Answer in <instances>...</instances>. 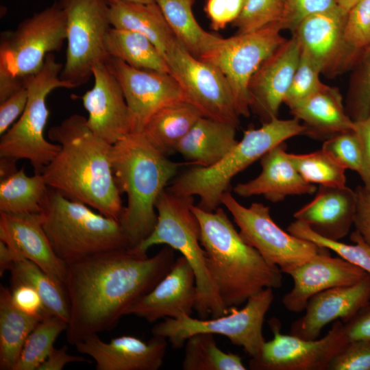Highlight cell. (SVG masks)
<instances>
[{
    "label": "cell",
    "instance_id": "cell-1",
    "mask_svg": "<svg viewBox=\"0 0 370 370\" xmlns=\"http://www.w3.org/2000/svg\"><path fill=\"white\" fill-rule=\"evenodd\" d=\"M174 256L167 245L152 257L123 248L68 264L67 342L75 345L90 334L113 329L128 308L169 271Z\"/></svg>",
    "mask_w": 370,
    "mask_h": 370
},
{
    "label": "cell",
    "instance_id": "cell-2",
    "mask_svg": "<svg viewBox=\"0 0 370 370\" xmlns=\"http://www.w3.org/2000/svg\"><path fill=\"white\" fill-rule=\"evenodd\" d=\"M48 137L60 149L41 172L47 186L119 221L124 207L111 167L112 145L95 135L77 114L51 127Z\"/></svg>",
    "mask_w": 370,
    "mask_h": 370
},
{
    "label": "cell",
    "instance_id": "cell-3",
    "mask_svg": "<svg viewBox=\"0 0 370 370\" xmlns=\"http://www.w3.org/2000/svg\"><path fill=\"white\" fill-rule=\"evenodd\" d=\"M192 210L200 225L206 267L229 310L264 288L281 287L282 271L243 239L223 208L208 212L193 204Z\"/></svg>",
    "mask_w": 370,
    "mask_h": 370
},
{
    "label": "cell",
    "instance_id": "cell-4",
    "mask_svg": "<svg viewBox=\"0 0 370 370\" xmlns=\"http://www.w3.org/2000/svg\"><path fill=\"white\" fill-rule=\"evenodd\" d=\"M110 160L115 182L127 195L119 223L130 248L146 239L158 219L156 203L180 164L157 149L143 132H132L113 144Z\"/></svg>",
    "mask_w": 370,
    "mask_h": 370
},
{
    "label": "cell",
    "instance_id": "cell-5",
    "mask_svg": "<svg viewBox=\"0 0 370 370\" xmlns=\"http://www.w3.org/2000/svg\"><path fill=\"white\" fill-rule=\"evenodd\" d=\"M304 126L296 118H275L259 128L244 132L243 138L219 162L203 167L195 165L175 177L166 188L181 195L198 196L201 209L214 211L221 204L232 178L268 151L287 139L303 135Z\"/></svg>",
    "mask_w": 370,
    "mask_h": 370
},
{
    "label": "cell",
    "instance_id": "cell-6",
    "mask_svg": "<svg viewBox=\"0 0 370 370\" xmlns=\"http://www.w3.org/2000/svg\"><path fill=\"white\" fill-rule=\"evenodd\" d=\"M42 226L58 258L66 264L103 252L130 248L116 219L96 213L49 187L40 212Z\"/></svg>",
    "mask_w": 370,
    "mask_h": 370
},
{
    "label": "cell",
    "instance_id": "cell-7",
    "mask_svg": "<svg viewBox=\"0 0 370 370\" xmlns=\"http://www.w3.org/2000/svg\"><path fill=\"white\" fill-rule=\"evenodd\" d=\"M194 197L175 194L166 188L156 203L157 223L150 234L133 249L147 255L156 245H165L182 254L195 275L197 300L195 310L201 319L227 314L229 310L221 299L206 264L205 252L200 243V225L192 210Z\"/></svg>",
    "mask_w": 370,
    "mask_h": 370
},
{
    "label": "cell",
    "instance_id": "cell-8",
    "mask_svg": "<svg viewBox=\"0 0 370 370\" xmlns=\"http://www.w3.org/2000/svg\"><path fill=\"white\" fill-rule=\"evenodd\" d=\"M0 103L25 86L42 67L49 53L66 41V17L56 1L22 21L0 40Z\"/></svg>",
    "mask_w": 370,
    "mask_h": 370
},
{
    "label": "cell",
    "instance_id": "cell-9",
    "mask_svg": "<svg viewBox=\"0 0 370 370\" xmlns=\"http://www.w3.org/2000/svg\"><path fill=\"white\" fill-rule=\"evenodd\" d=\"M62 67L53 53L47 56L40 71L25 82L28 99L24 112L1 138L0 157L27 160L34 173H41L60 149L45 139L44 130L49 116L48 95L56 88H72L60 77Z\"/></svg>",
    "mask_w": 370,
    "mask_h": 370
},
{
    "label": "cell",
    "instance_id": "cell-10",
    "mask_svg": "<svg viewBox=\"0 0 370 370\" xmlns=\"http://www.w3.org/2000/svg\"><path fill=\"white\" fill-rule=\"evenodd\" d=\"M273 289L264 288L250 297L243 308H231L227 314L212 319H198L186 314L177 319L165 318L152 328L151 333L166 338L174 348L182 347L195 334H220L243 347L251 358L255 357L265 342L262 325L274 299Z\"/></svg>",
    "mask_w": 370,
    "mask_h": 370
},
{
    "label": "cell",
    "instance_id": "cell-11",
    "mask_svg": "<svg viewBox=\"0 0 370 370\" xmlns=\"http://www.w3.org/2000/svg\"><path fill=\"white\" fill-rule=\"evenodd\" d=\"M66 17V60L60 79L72 88L86 84L95 64L106 60V36L112 27L106 0H57Z\"/></svg>",
    "mask_w": 370,
    "mask_h": 370
},
{
    "label": "cell",
    "instance_id": "cell-12",
    "mask_svg": "<svg viewBox=\"0 0 370 370\" xmlns=\"http://www.w3.org/2000/svg\"><path fill=\"white\" fill-rule=\"evenodd\" d=\"M282 30V25L276 23L227 38L220 37L199 58L213 64L224 75L240 116L250 114V80L260 64L286 40Z\"/></svg>",
    "mask_w": 370,
    "mask_h": 370
},
{
    "label": "cell",
    "instance_id": "cell-13",
    "mask_svg": "<svg viewBox=\"0 0 370 370\" xmlns=\"http://www.w3.org/2000/svg\"><path fill=\"white\" fill-rule=\"evenodd\" d=\"M221 204L233 217L243 239L282 273L329 250L283 230L272 219L269 208L261 203L245 207L226 191Z\"/></svg>",
    "mask_w": 370,
    "mask_h": 370
},
{
    "label": "cell",
    "instance_id": "cell-14",
    "mask_svg": "<svg viewBox=\"0 0 370 370\" xmlns=\"http://www.w3.org/2000/svg\"><path fill=\"white\" fill-rule=\"evenodd\" d=\"M165 59L187 101L205 117L238 127L240 116L230 84L215 65L190 54L179 40L166 53Z\"/></svg>",
    "mask_w": 370,
    "mask_h": 370
},
{
    "label": "cell",
    "instance_id": "cell-15",
    "mask_svg": "<svg viewBox=\"0 0 370 370\" xmlns=\"http://www.w3.org/2000/svg\"><path fill=\"white\" fill-rule=\"evenodd\" d=\"M268 322L273 337L251 358L250 369L328 370L332 359L349 342L341 320L334 321L323 338L314 340L282 334L280 322L275 317Z\"/></svg>",
    "mask_w": 370,
    "mask_h": 370
},
{
    "label": "cell",
    "instance_id": "cell-16",
    "mask_svg": "<svg viewBox=\"0 0 370 370\" xmlns=\"http://www.w3.org/2000/svg\"><path fill=\"white\" fill-rule=\"evenodd\" d=\"M106 61L122 88L132 132H142L151 116L164 106L186 101L181 86L170 73L136 69L112 57Z\"/></svg>",
    "mask_w": 370,
    "mask_h": 370
},
{
    "label": "cell",
    "instance_id": "cell-17",
    "mask_svg": "<svg viewBox=\"0 0 370 370\" xmlns=\"http://www.w3.org/2000/svg\"><path fill=\"white\" fill-rule=\"evenodd\" d=\"M347 13L339 8L310 14L292 32L301 47L319 65L322 73L335 77L352 69L358 57L344 40Z\"/></svg>",
    "mask_w": 370,
    "mask_h": 370
},
{
    "label": "cell",
    "instance_id": "cell-18",
    "mask_svg": "<svg viewBox=\"0 0 370 370\" xmlns=\"http://www.w3.org/2000/svg\"><path fill=\"white\" fill-rule=\"evenodd\" d=\"M106 60L93 66V86L82 100L88 114V127L95 135L113 145L132 132V126L122 88Z\"/></svg>",
    "mask_w": 370,
    "mask_h": 370
},
{
    "label": "cell",
    "instance_id": "cell-19",
    "mask_svg": "<svg viewBox=\"0 0 370 370\" xmlns=\"http://www.w3.org/2000/svg\"><path fill=\"white\" fill-rule=\"evenodd\" d=\"M196 300L194 271L188 260L181 256L150 291L128 308L125 315H135L151 323L160 319L191 316Z\"/></svg>",
    "mask_w": 370,
    "mask_h": 370
},
{
    "label": "cell",
    "instance_id": "cell-20",
    "mask_svg": "<svg viewBox=\"0 0 370 370\" xmlns=\"http://www.w3.org/2000/svg\"><path fill=\"white\" fill-rule=\"evenodd\" d=\"M301 47L293 35L258 67L249 84L250 109L262 123L278 118L301 55Z\"/></svg>",
    "mask_w": 370,
    "mask_h": 370
},
{
    "label": "cell",
    "instance_id": "cell-21",
    "mask_svg": "<svg viewBox=\"0 0 370 370\" xmlns=\"http://www.w3.org/2000/svg\"><path fill=\"white\" fill-rule=\"evenodd\" d=\"M330 250L321 253L286 273L293 281L292 289L282 301L288 311L305 310L311 297L325 290L354 284L369 274L341 257H332Z\"/></svg>",
    "mask_w": 370,
    "mask_h": 370
},
{
    "label": "cell",
    "instance_id": "cell-22",
    "mask_svg": "<svg viewBox=\"0 0 370 370\" xmlns=\"http://www.w3.org/2000/svg\"><path fill=\"white\" fill-rule=\"evenodd\" d=\"M75 346L93 358L97 370H158L163 364L167 339L153 336L145 342L125 335L106 343L98 334H92Z\"/></svg>",
    "mask_w": 370,
    "mask_h": 370
},
{
    "label": "cell",
    "instance_id": "cell-23",
    "mask_svg": "<svg viewBox=\"0 0 370 370\" xmlns=\"http://www.w3.org/2000/svg\"><path fill=\"white\" fill-rule=\"evenodd\" d=\"M370 301V275L349 286L331 288L310 298L305 313L291 325L290 334L307 340L319 338L328 323H346Z\"/></svg>",
    "mask_w": 370,
    "mask_h": 370
},
{
    "label": "cell",
    "instance_id": "cell-24",
    "mask_svg": "<svg viewBox=\"0 0 370 370\" xmlns=\"http://www.w3.org/2000/svg\"><path fill=\"white\" fill-rule=\"evenodd\" d=\"M0 241L14 252L16 260L26 258L64 284L67 264L55 253L42 226L40 214L0 212Z\"/></svg>",
    "mask_w": 370,
    "mask_h": 370
},
{
    "label": "cell",
    "instance_id": "cell-25",
    "mask_svg": "<svg viewBox=\"0 0 370 370\" xmlns=\"http://www.w3.org/2000/svg\"><path fill=\"white\" fill-rule=\"evenodd\" d=\"M356 206V190L346 186H319L313 199L293 216L321 236L340 241L354 225Z\"/></svg>",
    "mask_w": 370,
    "mask_h": 370
},
{
    "label": "cell",
    "instance_id": "cell-26",
    "mask_svg": "<svg viewBox=\"0 0 370 370\" xmlns=\"http://www.w3.org/2000/svg\"><path fill=\"white\" fill-rule=\"evenodd\" d=\"M262 170L254 179L238 184L233 189L241 197L262 195L271 202H280L290 195L312 194L316 186L301 176L286 151L283 142L260 158Z\"/></svg>",
    "mask_w": 370,
    "mask_h": 370
},
{
    "label": "cell",
    "instance_id": "cell-27",
    "mask_svg": "<svg viewBox=\"0 0 370 370\" xmlns=\"http://www.w3.org/2000/svg\"><path fill=\"white\" fill-rule=\"evenodd\" d=\"M291 114L304 126V134L325 140L354 129L346 112L340 90L325 84L308 97L288 106Z\"/></svg>",
    "mask_w": 370,
    "mask_h": 370
},
{
    "label": "cell",
    "instance_id": "cell-28",
    "mask_svg": "<svg viewBox=\"0 0 370 370\" xmlns=\"http://www.w3.org/2000/svg\"><path fill=\"white\" fill-rule=\"evenodd\" d=\"M236 128L230 123L201 116L182 139L177 152L195 165L212 166L238 143Z\"/></svg>",
    "mask_w": 370,
    "mask_h": 370
},
{
    "label": "cell",
    "instance_id": "cell-29",
    "mask_svg": "<svg viewBox=\"0 0 370 370\" xmlns=\"http://www.w3.org/2000/svg\"><path fill=\"white\" fill-rule=\"evenodd\" d=\"M112 27L138 32L148 38L162 56L178 40L156 3L118 1L108 3Z\"/></svg>",
    "mask_w": 370,
    "mask_h": 370
},
{
    "label": "cell",
    "instance_id": "cell-30",
    "mask_svg": "<svg viewBox=\"0 0 370 370\" xmlns=\"http://www.w3.org/2000/svg\"><path fill=\"white\" fill-rule=\"evenodd\" d=\"M201 116V112L191 103L177 101L155 112L142 132L160 152L171 155L177 152L182 139Z\"/></svg>",
    "mask_w": 370,
    "mask_h": 370
},
{
    "label": "cell",
    "instance_id": "cell-31",
    "mask_svg": "<svg viewBox=\"0 0 370 370\" xmlns=\"http://www.w3.org/2000/svg\"><path fill=\"white\" fill-rule=\"evenodd\" d=\"M39 320L20 311L11 290L0 286V370H13L24 343Z\"/></svg>",
    "mask_w": 370,
    "mask_h": 370
},
{
    "label": "cell",
    "instance_id": "cell-32",
    "mask_svg": "<svg viewBox=\"0 0 370 370\" xmlns=\"http://www.w3.org/2000/svg\"><path fill=\"white\" fill-rule=\"evenodd\" d=\"M108 57L121 60L136 69L170 73L166 59L145 36L131 30L111 27L105 39Z\"/></svg>",
    "mask_w": 370,
    "mask_h": 370
},
{
    "label": "cell",
    "instance_id": "cell-33",
    "mask_svg": "<svg viewBox=\"0 0 370 370\" xmlns=\"http://www.w3.org/2000/svg\"><path fill=\"white\" fill-rule=\"evenodd\" d=\"M177 39L193 56L201 58L221 36L206 31L193 12L194 0H154Z\"/></svg>",
    "mask_w": 370,
    "mask_h": 370
},
{
    "label": "cell",
    "instance_id": "cell-34",
    "mask_svg": "<svg viewBox=\"0 0 370 370\" xmlns=\"http://www.w3.org/2000/svg\"><path fill=\"white\" fill-rule=\"evenodd\" d=\"M49 190L43 175L26 174L24 168L0 180V212L40 214Z\"/></svg>",
    "mask_w": 370,
    "mask_h": 370
},
{
    "label": "cell",
    "instance_id": "cell-35",
    "mask_svg": "<svg viewBox=\"0 0 370 370\" xmlns=\"http://www.w3.org/2000/svg\"><path fill=\"white\" fill-rule=\"evenodd\" d=\"M11 285L23 283L32 286L40 296L47 312L69 323L70 304L64 284L30 260L21 258L10 270Z\"/></svg>",
    "mask_w": 370,
    "mask_h": 370
},
{
    "label": "cell",
    "instance_id": "cell-36",
    "mask_svg": "<svg viewBox=\"0 0 370 370\" xmlns=\"http://www.w3.org/2000/svg\"><path fill=\"white\" fill-rule=\"evenodd\" d=\"M184 370H245L241 358L227 353L217 345L214 334L198 333L185 342Z\"/></svg>",
    "mask_w": 370,
    "mask_h": 370
},
{
    "label": "cell",
    "instance_id": "cell-37",
    "mask_svg": "<svg viewBox=\"0 0 370 370\" xmlns=\"http://www.w3.org/2000/svg\"><path fill=\"white\" fill-rule=\"evenodd\" d=\"M67 328L66 321L53 315L39 321L27 336L13 370H38L53 349L58 336Z\"/></svg>",
    "mask_w": 370,
    "mask_h": 370
},
{
    "label": "cell",
    "instance_id": "cell-38",
    "mask_svg": "<svg viewBox=\"0 0 370 370\" xmlns=\"http://www.w3.org/2000/svg\"><path fill=\"white\" fill-rule=\"evenodd\" d=\"M287 231L294 236L333 251L343 260L363 269L370 275V244L366 242L357 231L355 230L350 234V239L354 243V245L322 237L313 232L307 225L297 220L289 224Z\"/></svg>",
    "mask_w": 370,
    "mask_h": 370
},
{
    "label": "cell",
    "instance_id": "cell-39",
    "mask_svg": "<svg viewBox=\"0 0 370 370\" xmlns=\"http://www.w3.org/2000/svg\"><path fill=\"white\" fill-rule=\"evenodd\" d=\"M288 157L306 182L320 186H346V169L323 149L304 154L288 153Z\"/></svg>",
    "mask_w": 370,
    "mask_h": 370
},
{
    "label": "cell",
    "instance_id": "cell-40",
    "mask_svg": "<svg viewBox=\"0 0 370 370\" xmlns=\"http://www.w3.org/2000/svg\"><path fill=\"white\" fill-rule=\"evenodd\" d=\"M353 68L345 108L356 122L370 115V46L362 51Z\"/></svg>",
    "mask_w": 370,
    "mask_h": 370
},
{
    "label": "cell",
    "instance_id": "cell-41",
    "mask_svg": "<svg viewBox=\"0 0 370 370\" xmlns=\"http://www.w3.org/2000/svg\"><path fill=\"white\" fill-rule=\"evenodd\" d=\"M284 12L283 0H246L241 13L232 24L238 34L248 33L270 24H281Z\"/></svg>",
    "mask_w": 370,
    "mask_h": 370
},
{
    "label": "cell",
    "instance_id": "cell-42",
    "mask_svg": "<svg viewBox=\"0 0 370 370\" xmlns=\"http://www.w3.org/2000/svg\"><path fill=\"white\" fill-rule=\"evenodd\" d=\"M321 73V69L317 62L301 49L299 63L284 103L290 106L320 90L325 85L320 79Z\"/></svg>",
    "mask_w": 370,
    "mask_h": 370
},
{
    "label": "cell",
    "instance_id": "cell-43",
    "mask_svg": "<svg viewBox=\"0 0 370 370\" xmlns=\"http://www.w3.org/2000/svg\"><path fill=\"white\" fill-rule=\"evenodd\" d=\"M344 40L349 50L358 58L370 46V0H361L347 12Z\"/></svg>",
    "mask_w": 370,
    "mask_h": 370
},
{
    "label": "cell",
    "instance_id": "cell-44",
    "mask_svg": "<svg viewBox=\"0 0 370 370\" xmlns=\"http://www.w3.org/2000/svg\"><path fill=\"white\" fill-rule=\"evenodd\" d=\"M321 149L345 169L358 173L362 165V146L356 130L338 134L323 141Z\"/></svg>",
    "mask_w": 370,
    "mask_h": 370
},
{
    "label": "cell",
    "instance_id": "cell-45",
    "mask_svg": "<svg viewBox=\"0 0 370 370\" xmlns=\"http://www.w3.org/2000/svg\"><path fill=\"white\" fill-rule=\"evenodd\" d=\"M328 370H370V340L349 341L332 359Z\"/></svg>",
    "mask_w": 370,
    "mask_h": 370
},
{
    "label": "cell",
    "instance_id": "cell-46",
    "mask_svg": "<svg viewBox=\"0 0 370 370\" xmlns=\"http://www.w3.org/2000/svg\"><path fill=\"white\" fill-rule=\"evenodd\" d=\"M283 29L294 31L299 23L305 17L317 12L338 8L335 0H283Z\"/></svg>",
    "mask_w": 370,
    "mask_h": 370
},
{
    "label": "cell",
    "instance_id": "cell-47",
    "mask_svg": "<svg viewBox=\"0 0 370 370\" xmlns=\"http://www.w3.org/2000/svg\"><path fill=\"white\" fill-rule=\"evenodd\" d=\"M246 0H206L205 11L214 31L233 23L241 13Z\"/></svg>",
    "mask_w": 370,
    "mask_h": 370
},
{
    "label": "cell",
    "instance_id": "cell-48",
    "mask_svg": "<svg viewBox=\"0 0 370 370\" xmlns=\"http://www.w3.org/2000/svg\"><path fill=\"white\" fill-rule=\"evenodd\" d=\"M11 296L14 305L23 313L39 320L51 316L40 296L30 285L23 283L12 284Z\"/></svg>",
    "mask_w": 370,
    "mask_h": 370
},
{
    "label": "cell",
    "instance_id": "cell-49",
    "mask_svg": "<svg viewBox=\"0 0 370 370\" xmlns=\"http://www.w3.org/2000/svg\"><path fill=\"white\" fill-rule=\"evenodd\" d=\"M28 99V90L23 86L4 101L0 103V134H4L14 121L24 112Z\"/></svg>",
    "mask_w": 370,
    "mask_h": 370
},
{
    "label": "cell",
    "instance_id": "cell-50",
    "mask_svg": "<svg viewBox=\"0 0 370 370\" xmlns=\"http://www.w3.org/2000/svg\"><path fill=\"white\" fill-rule=\"evenodd\" d=\"M357 206L354 225L366 242L370 244V191L364 186L356 189Z\"/></svg>",
    "mask_w": 370,
    "mask_h": 370
},
{
    "label": "cell",
    "instance_id": "cell-51",
    "mask_svg": "<svg viewBox=\"0 0 370 370\" xmlns=\"http://www.w3.org/2000/svg\"><path fill=\"white\" fill-rule=\"evenodd\" d=\"M343 325L349 341L370 340V301Z\"/></svg>",
    "mask_w": 370,
    "mask_h": 370
},
{
    "label": "cell",
    "instance_id": "cell-52",
    "mask_svg": "<svg viewBox=\"0 0 370 370\" xmlns=\"http://www.w3.org/2000/svg\"><path fill=\"white\" fill-rule=\"evenodd\" d=\"M354 130L360 138L362 152V165L358 173L364 186L370 191V115L354 122Z\"/></svg>",
    "mask_w": 370,
    "mask_h": 370
},
{
    "label": "cell",
    "instance_id": "cell-53",
    "mask_svg": "<svg viewBox=\"0 0 370 370\" xmlns=\"http://www.w3.org/2000/svg\"><path fill=\"white\" fill-rule=\"evenodd\" d=\"M66 345L52 349L47 359L40 365L38 370H61L71 362H90V360L79 356L69 354Z\"/></svg>",
    "mask_w": 370,
    "mask_h": 370
},
{
    "label": "cell",
    "instance_id": "cell-54",
    "mask_svg": "<svg viewBox=\"0 0 370 370\" xmlns=\"http://www.w3.org/2000/svg\"><path fill=\"white\" fill-rule=\"evenodd\" d=\"M16 258L12 249L2 241H0V275L10 270Z\"/></svg>",
    "mask_w": 370,
    "mask_h": 370
},
{
    "label": "cell",
    "instance_id": "cell-55",
    "mask_svg": "<svg viewBox=\"0 0 370 370\" xmlns=\"http://www.w3.org/2000/svg\"><path fill=\"white\" fill-rule=\"evenodd\" d=\"M0 180L3 179L17 171L16 161L14 158L0 157Z\"/></svg>",
    "mask_w": 370,
    "mask_h": 370
},
{
    "label": "cell",
    "instance_id": "cell-56",
    "mask_svg": "<svg viewBox=\"0 0 370 370\" xmlns=\"http://www.w3.org/2000/svg\"><path fill=\"white\" fill-rule=\"evenodd\" d=\"M337 6L345 13H347L349 10L361 0H335Z\"/></svg>",
    "mask_w": 370,
    "mask_h": 370
},
{
    "label": "cell",
    "instance_id": "cell-57",
    "mask_svg": "<svg viewBox=\"0 0 370 370\" xmlns=\"http://www.w3.org/2000/svg\"><path fill=\"white\" fill-rule=\"evenodd\" d=\"M108 3H115L118 1H130V2H136L142 3H155L154 0H106Z\"/></svg>",
    "mask_w": 370,
    "mask_h": 370
}]
</instances>
